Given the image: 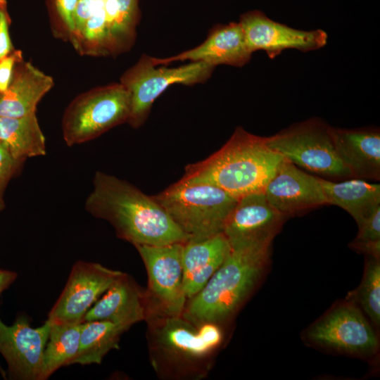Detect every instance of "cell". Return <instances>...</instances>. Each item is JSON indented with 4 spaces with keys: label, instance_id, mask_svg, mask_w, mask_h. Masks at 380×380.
Here are the masks:
<instances>
[{
    "label": "cell",
    "instance_id": "cell-9",
    "mask_svg": "<svg viewBox=\"0 0 380 380\" xmlns=\"http://www.w3.org/2000/svg\"><path fill=\"white\" fill-rule=\"evenodd\" d=\"M215 67L205 62H191L175 68H156L151 56L142 55L121 77L120 83L130 95V110L127 122L141 127L150 113L155 100L170 85H194L206 81Z\"/></svg>",
    "mask_w": 380,
    "mask_h": 380
},
{
    "label": "cell",
    "instance_id": "cell-30",
    "mask_svg": "<svg viewBox=\"0 0 380 380\" xmlns=\"http://www.w3.org/2000/svg\"><path fill=\"white\" fill-rule=\"evenodd\" d=\"M22 60V53L19 50H14L0 60V94L4 93L8 89L15 66Z\"/></svg>",
    "mask_w": 380,
    "mask_h": 380
},
{
    "label": "cell",
    "instance_id": "cell-25",
    "mask_svg": "<svg viewBox=\"0 0 380 380\" xmlns=\"http://www.w3.org/2000/svg\"><path fill=\"white\" fill-rule=\"evenodd\" d=\"M347 299L356 304L372 326H380V258L366 255L360 285L348 293Z\"/></svg>",
    "mask_w": 380,
    "mask_h": 380
},
{
    "label": "cell",
    "instance_id": "cell-12",
    "mask_svg": "<svg viewBox=\"0 0 380 380\" xmlns=\"http://www.w3.org/2000/svg\"><path fill=\"white\" fill-rule=\"evenodd\" d=\"M239 23L249 50L252 53L264 51L270 59L286 49L308 52L322 49L327 43L328 35L323 30L295 29L274 21L259 10L242 14Z\"/></svg>",
    "mask_w": 380,
    "mask_h": 380
},
{
    "label": "cell",
    "instance_id": "cell-27",
    "mask_svg": "<svg viewBox=\"0 0 380 380\" xmlns=\"http://www.w3.org/2000/svg\"><path fill=\"white\" fill-rule=\"evenodd\" d=\"M118 20L116 37L119 46L128 42L134 36L138 20V0H116Z\"/></svg>",
    "mask_w": 380,
    "mask_h": 380
},
{
    "label": "cell",
    "instance_id": "cell-21",
    "mask_svg": "<svg viewBox=\"0 0 380 380\" xmlns=\"http://www.w3.org/2000/svg\"><path fill=\"white\" fill-rule=\"evenodd\" d=\"M327 204L347 211L357 226L380 207V185L361 179L332 181L320 178Z\"/></svg>",
    "mask_w": 380,
    "mask_h": 380
},
{
    "label": "cell",
    "instance_id": "cell-20",
    "mask_svg": "<svg viewBox=\"0 0 380 380\" xmlns=\"http://www.w3.org/2000/svg\"><path fill=\"white\" fill-rule=\"evenodd\" d=\"M53 86L51 77L22 60L15 66L8 89L0 95V116L20 118L35 113Z\"/></svg>",
    "mask_w": 380,
    "mask_h": 380
},
{
    "label": "cell",
    "instance_id": "cell-8",
    "mask_svg": "<svg viewBox=\"0 0 380 380\" xmlns=\"http://www.w3.org/2000/svg\"><path fill=\"white\" fill-rule=\"evenodd\" d=\"M129 110L130 95L121 83L82 94L64 113L63 139L68 146L92 140L112 127L127 122Z\"/></svg>",
    "mask_w": 380,
    "mask_h": 380
},
{
    "label": "cell",
    "instance_id": "cell-24",
    "mask_svg": "<svg viewBox=\"0 0 380 380\" xmlns=\"http://www.w3.org/2000/svg\"><path fill=\"white\" fill-rule=\"evenodd\" d=\"M51 322L38 380H46L61 367L70 365L79 348L82 323Z\"/></svg>",
    "mask_w": 380,
    "mask_h": 380
},
{
    "label": "cell",
    "instance_id": "cell-6",
    "mask_svg": "<svg viewBox=\"0 0 380 380\" xmlns=\"http://www.w3.org/2000/svg\"><path fill=\"white\" fill-rule=\"evenodd\" d=\"M326 122L312 118L266 137L268 146L302 170L332 181L352 178L341 160Z\"/></svg>",
    "mask_w": 380,
    "mask_h": 380
},
{
    "label": "cell",
    "instance_id": "cell-18",
    "mask_svg": "<svg viewBox=\"0 0 380 380\" xmlns=\"http://www.w3.org/2000/svg\"><path fill=\"white\" fill-rule=\"evenodd\" d=\"M146 318L144 293L123 272L88 310L83 322L106 320L129 329Z\"/></svg>",
    "mask_w": 380,
    "mask_h": 380
},
{
    "label": "cell",
    "instance_id": "cell-15",
    "mask_svg": "<svg viewBox=\"0 0 380 380\" xmlns=\"http://www.w3.org/2000/svg\"><path fill=\"white\" fill-rule=\"evenodd\" d=\"M286 219L270 203L263 192L252 193L239 198L222 233L230 246L272 243Z\"/></svg>",
    "mask_w": 380,
    "mask_h": 380
},
{
    "label": "cell",
    "instance_id": "cell-29",
    "mask_svg": "<svg viewBox=\"0 0 380 380\" xmlns=\"http://www.w3.org/2000/svg\"><path fill=\"white\" fill-rule=\"evenodd\" d=\"M10 23L7 1L0 0V60L15 50L9 34Z\"/></svg>",
    "mask_w": 380,
    "mask_h": 380
},
{
    "label": "cell",
    "instance_id": "cell-13",
    "mask_svg": "<svg viewBox=\"0 0 380 380\" xmlns=\"http://www.w3.org/2000/svg\"><path fill=\"white\" fill-rule=\"evenodd\" d=\"M51 322L33 328L24 316L11 326L0 319V353L8 365L10 379L38 380Z\"/></svg>",
    "mask_w": 380,
    "mask_h": 380
},
{
    "label": "cell",
    "instance_id": "cell-26",
    "mask_svg": "<svg viewBox=\"0 0 380 380\" xmlns=\"http://www.w3.org/2000/svg\"><path fill=\"white\" fill-rule=\"evenodd\" d=\"M358 229L349 247L366 255L380 258V207L359 224Z\"/></svg>",
    "mask_w": 380,
    "mask_h": 380
},
{
    "label": "cell",
    "instance_id": "cell-4",
    "mask_svg": "<svg viewBox=\"0 0 380 380\" xmlns=\"http://www.w3.org/2000/svg\"><path fill=\"white\" fill-rule=\"evenodd\" d=\"M146 321L148 322L151 364L161 374H201L223 339L217 323L195 324L182 315L156 317Z\"/></svg>",
    "mask_w": 380,
    "mask_h": 380
},
{
    "label": "cell",
    "instance_id": "cell-28",
    "mask_svg": "<svg viewBox=\"0 0 380 380\" xmlns=\"http://www.w3.org/2000/svg\"><path fill=\"white\" fill-rule=\"evenodd\" d=\"M21 163L13 159L0 144V212L5 208L6 188Z\"/></svg>",
    "mask_w": 380,
    "mask_h": 380
},
{
    "label": "cell",
    "instance_id": "cell-17",
    "mask_svg": "<svg viewBox=\"0 0 380 380\" xmlns=\"http://www.w3.org/2000/svg\"><path fill=\"white\" fill-rule=\"evenodd\" d=\"M329 132L337 153L352 178L380 179L379 129L330 126Z\"/></svg>",
    "mask_w": 380,
    "mask_h": 380
},
{
    "label": "cell",
    "instance_id": "cell-1",
    "mask_svg": "<svg viewBox=\"0 0 380 380\" xmlns=\"http://www.w3.org/2000/svg\"><path fill=\"white\" fill-rule=\"evenodd\" d=\"M84 208L94 217L108 222L118 237L134 246H164L188 241L152 196L101 171L94 174Z\"/></svg>",
    "mask_w": 380,
    "mask_h": 380
},
{
    "label": "cell",
    "instance_id": "cell-10",
    "mask_svg": "<svg viewBox=\"0 0 380 380\" xmlns=\"http://www.w3.org/2000/svg\"><path fill=\"white\" fill-rule=\"evenodd\" d=\"M183 243L134 246L148 274V288L144 292L146 320L182 315L187 302L182 284Z\"/></svg>",
    "mask_w": 380,
    "mask_h": 380
},
{
    "label": "cell",
    "instance_id": "cell-34",
    "mask_svg": "<svg viewBox=\"0 0 380 380\" xmlns=\"http://www.w3.org/2000/svg\"><path fill=\"white\" fill-rule=\"evenodd\" d=\"M1 95V94H0Z\"/></svg>",
    "mask_w": 380,
    "mask_h": 380
},
{
    "label": "cell",
    "instance_id": "cell-2",
    "mask_svg": "<svg viewBox=\"0 0 380 380\" xmlns=\"http://www.w3.org/2000/svg\"><path fill=\"white\" fill-rule=\"evenodd\" d=\"M282 158L268 146L266 137L238 127L218 151L186 165L182 178L215 185L239 199L263 192Z\"/></svg>",
    "mask_w": 380,
    "mask_h": 380
},
{
    "label": "cell",
    "instance_id": "cell-23",
    "mask_svg": "<svg viewBox=\"0 0 380 380\" xmlns=\"http://www.w3.org/2000/svg\"><path fill=\"white\" fill-rule=\"evenodd\" d=\"M127 330L106 320L82 322L78 351L70 365L100 364L108 353L119 348L120 336Z\"/></svg>",
    "mask_w": 380,
    "mask_h": 380
},
{
    "label": "cell",
    "instance_id": "cell-31",
    "mask_svg": "<svg viewBox=\"0 0 380 380\" xmlns=\"http://www.w3.org/2000/svg\"><path fill=\"white\" fill-rule=\"evenodd\" d=\"M103 0H78L74 14L75 32L80 34L87 20L93 15Z\"/></svg>",
    "mask_w": 380,
    "mask_h": 380
},
{
    "label": "cell",
    "instance_id": "cell-19",
    "mask_svg": "<svg viewBox=\"0 0 380 380\" xmlns=\"http://www.w3.org/2000/svg\"><path fill=\"white\" fill-rule=\"evenodd\" d=\"M230 250V244L223 233L183 243L182 284L187 300L205 286Z\"/></svg>",
    "mask_w": 380,
    "mask_h": 380
},
{
    "label": "cell",
    "instance_id": "cell-11",
    "mask_svg": "<svg viewBox=\"0 0 380 380\" xmlns=\"http://www.w3.org/2000/svg\"><path fill=\"white\" fill-rule=\"evenodd\" d=\"M99 263L79 260L48 315L56 323H82L88 310L122 274Z\"/></svg>",
    "mask_w": 380,
    "mask_h": 380
},
{
    "label": "cell",
    "instance_id": "cell-7",
    "mask_svg": "<svg viewBox=\"0 0 380 380\" xmlns=\"http://www.w3.org/2000/svg\"><path fill=\"white\" fill-rule=\"evenodd\" d=\"M310 346L343 355L372 359L379 341L371 322L351 300L338 301L304 331Z\"/></svg>",
    "mask_w": 380,
    "mask_h": 380
},
{
    "label": "cell",
    "instance_id": "cell-22",
    "mask_svg": "<svg viewBox=\"0 0 380 380\" xmlns=\"http://www.w3.org/2000/svg\"><path fill=\"white\" fill-rule=\"evenodd\" d=\"M0 144L20 163L46 155L45 137L36 112L20 118L0 116Z\"/></svg>",
    "mask_w": 380,
    "mask_h": 380
},
{
    "label": "cell",
    "instance_id": "cell-33",
    "mask_svg": "<svg viewBox=\"0 0 380 380\" xmlns=\"http://www.w3.org/2000/svg\"><path fill=\"white\" fill-rule=\"evenodd\" d=\"M17 276L13 271L0 269V294L14 282Z\"/></svg>",
    "mask_w": 380,
    "mask_h": 380
},
{
    "label": "cell",
    "instance_id": "cell-3",
    "mask_svg": "<svg viewBox=\"0 0 380 380\" xmlns=\"http://www.w3.org/2000/svg\"><path fill=\"white\" fill-rule=\"evenodd\" d=\"M271 243L231 246L229 253L205 286L187 300L182 316L195 324H220L232 317L267 270Z\"/></svg>",
    "mask_w": 380,
    "mask_h": 380
},
{
    "label": "cell",
    "instance_id": "cell-14",
    "mask_svg": "<svg viewBox=\"0 0 380 380\" xmlns=\"http://www.w3.org/2000/svg\"><path fill=\"white\" fill-rule=\"evenodd\" d=\"M263 193L270 203L287 218L327 204L319 177L307 173L284 158Z\"/></svg>",
    "mask_w": 380,
    "mask_h": 380
},
{
    "label": "cell",
    "instance_id": "cell-16",
    "mask_svg": "<svg viewBox=\"0 0 380 380\" xmlns=\"http://www.w3.org/2000/svg\"><path fill=\"white\" fill-rule=\"evenodd\" d=\"M252 54L240 24L232 22L214 27L203 43L191 49L167 58L151 57V60L156 66L189 60L205 62L215 68L220 65L242 67L250 61Z\"/></svg>",
    "mask_w": 380,
    "mask_h": 380
},
{
    "label": "cell",
    "instance_id": "cell-32",
    "mask_svg": "<svg viewBox=\"0 0 380 380\" xmlns=\"http://www.w3.org/2000/svg\"><path fill=\"white\" fill-rule=\"evenodd\" d=\"M78 0H55L56 10L67 28L75 32L74 14Z\"/></svg>",
    "mask_w": 380,
    "mask_h": 380
},
{
    "label": "cell",
    "instance_id": "cell-5",
    "mask_svg": "<svg viewBox=\"0 0 380 380\" xmlns=\"http://www.w3.org/2000/svg\"><path fill=\"white\" fill-rule=\"evenodd\" d=\"M152 196L188 241L222 233L225 222L239 200L215 185L182 178Z\"/></svg>",
    "mask_w": 380,
    "mask_h": 380
}]
</instances>
